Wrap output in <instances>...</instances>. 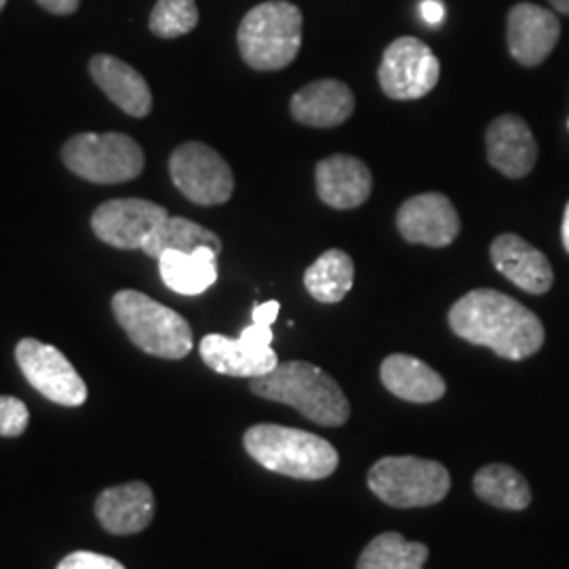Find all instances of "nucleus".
Here are the masks:
<instances>
[{
    "label": "nucleus",
    "instance_id": "obj_1",
    "mask_svg": "<svg viewBox=\"0 0 569 569\" xmlns=\"http://www.w3.org/2000/svg\"><path fill=\"white\" fill-rule=\"evenodd\" d=\"M451 331L498 357L523 361L545 345L542 321L515 298L496 289H475L449 308Z\"/></svg>",
    "mask_w": 569,
    "mask_h": 569
},
{
    "label": "nucleus",
    "instance_id": "obj_2",
    "mask_svg": "<svg viewBox=\"0 0 569 569\" xmlns=\"http://www.w3.org/2000/svg\"><path fill=\"white\" fill-rule=\"evenodd\" d=\"M249 388L266 401L298 409L321 427H342L350 418L345 390L321 367L306 361L279 363L270 373L253 378Z\"/></svg>",
    "mask_w": 569,
    "mask_h": 569
},
{
    "label": "nucleus",
    "instance_id": "obj_3",
    "mask_svg": "<svg viewBox=\"0 0 569 569\" xmlns=\"http://www.w3.org/2000/svg\"><path fill=\"white\" fill-rule=\"evenodd\" d=\"M243 446L260 467L302 481L326 479L340 462L327 439L300 428L256 425L244 432Z\"/></svg>",
    "mask_w": 569,
    "mask_h": 569
},
{
    "label": "nucleus",
    "instance_id": "obj_4",
    "mask_svg": "<svg viewBox=\"0 0 569 569\" xmlns=\"http://www.w3.org/2000/svg\"><path fill=\"white\" fill-rule=\"evenodd\" d=\"M305 34L302 11L284 0L253 7L239 26V51L253 70H283L298 58Z\"/></svg>",
    "mask_w": 569,
    "mask_h": 569
},
{
    "label": "nucleus",
    "instance_id": "obj_5",
    "mask_svg": "<svg viewBox=\"0 0 569 569\" xmlns=\"http://www.w3.org/2000/svg\"><path fill=\"white\" fill-rule=\"evenodd\" d=\"M112 310L129 340L143 352L171 361L190 355L192 329L176 310L133 289L119 291L112 298Z\"/></svg>",
    "mask_w": 569,
    "mask_h": 569
},
{
    "label": "nucleus",
    "instance_id": "obj_6",
    "mask_svg": "<svg viewBox=\"0 0 569 569\" xmlns=\"http://www.w3.org/2000/svg\"><path fill=\"white\" fill-rule=\"evenodd\" d=\"M369 489L395 509H420L441 502L451 488L448 468L416 456H388L369 468Z\"/></svg>",
    "mask_w": 569,
    "mask_h": 569
},
{
    "label": "nucleus",
    "instance_id": "obj_7",
    "mask_svg": "<svg viewBox=\"0 0 569 569\" xmlns=\"http://www.w3.org/2000/svg\"><path fill=\"white\" fill-rule=\"evenodd\" d=\"M61 159L82 180L122 183L143 171L140 143L124 133H81L63 143Z\"/></svg>",
    "mask_w": 569,
    "mask_h": 569
},
{
    "label": "nucleus",
    "instance_id": "obj_8",
    "mask_svg": "<svg viewBox=\"0 0 569 569\" xmlns=\"http://www.w3.org/2000/svg\"><path fill=\"white\" fill-rule=\"evenodd\" d=\"M176 188L194 204H222L234 192V173L220 152L201 142L178 146L169 159Z\"/></svg>",
    "mask_w": 569,
    "mask_h": 569
},
{
    "label": "nucleus",
    "instance_id": "obj_9",
    "mask_svg": "<svg viewBox=\"0 0 569 569\" xmlns=\"http://www.w3.org/2000/svg\"><path fill=\"white\" fill-rule=\"evenodd\" d=\"M441 77V63L427 42L401 37L390 42L378 68V81L390 100L409 102L428 96Z\"/></svg>",
    "mask_w": 569,
    "mask_h": 569
},
{
    "label": "nucleus",
    "instance_id": "obj_10",
    "mask_svg": "<svg viewBox=\"0 0 569 569\" xmlns=\"http://www.w3.org/2000/svg\"><path fill=\"white\" fill-rule=\"evenodd\" d=\"M272 327L251 323L244 327L237 340L220 333H209L201 340V359L213 371L232 378H260L279 366L272 350Z\"/></svg>",
    "mask_w": 569,
    "mask_h": 569
},
{
    "label": "nucleus",
    "instance_id": "obj_11",
    "mask_svg": "<svg viewBox=\"0 0 569 569\" xmlns=\"http://www.w3.org/2000/svg\"><path fill=\"white\" fill-rule=\"evenodd\" d=\"M16 359L23 378L44 399L66 407H79L87 401L84 380L56 346L26 338L16 348Z\"/></svg>",
    "mask_w": 569,
    "mask_h": 569
},
{
    "label": "nucleus",
    "instance_id": "obj_12",
    "mask_svg": "<svg viewBox=\"0 0 569 569\" xmlns=\"http://www.w3.org/2000/svg\"><path fill=\"white\" fill-rule=\"evenodd\" d=\"M169 218L167 209L146 199H114L91 216L96 237L117 249H142L143 241Z\"/></svg>",
    "mask_w": 569,
    "mask_h": 569
},
{
    "label": "nucleus",
    "instance_id": "obj_13",
    "mask_svg": "<svg viewBox=\"0 0 569 569\" xmlns=\"http://www.w3.org/2000/svg\"><path fill=\"white\" fill-rule=\"evenodd\" d=\"M458 209L441 192L407 199L397 211V228L407 243L448 247L460 234Z\"/></svg>",
    "mask_w": 569,
    "mask_h": 569
},
{
    "label": "nucleus",
    "instance_id": "obj_14",
    "mask_svg": "<svg viewBox=\"0 0 569 569\" xmlns=\"http://www.w3.org/2000/svg\"><path fill=\"white\" fill-rule=\"evenodd\" d=\"M561 37L557 16L531 2H519L510 9L507 23L510 56L521 66L533 68L547 60Z\"/></svg>",
    "mask_w": 569,
    "mask_h": 569
},
{
    "label": "nucleus",
    "instance_id": "obj_15",
    "mask_svg": "<svg viewBox=\"0 0 569 569\" xmlns=\"http://www.w3.org/2000/svg\"><path fill=\"white\" fill-rule=\"evenodd\" d=\"M489 256L500 274L528 293L542 296L552 287L555 274L549 258L517 234H500L489 247Z\"/></svg>",
    "mask_w": 569,
    "mask_h": 569
},
{
    "label": "nucleus",
    "instance_id": "obj_16",
    "mask_svg": "<svg viewBox=\"0 0 569 569\" xmlns=\"http://www.w3.org/2000/svg\"><path fill=\"white\" fill-rule=\"evenodd\" d=\"M488 161L510 180L526 178L538 161V143L528 122L517 114H502L486 133Z\"/></svg>",
    "mask_w": 569,
    "mask_h": 569
},
{
    "label": "nucleus",
    "instance_id": "obj_17",
    "mask_svg": "<svg viewBox=\"0 0 569 569\" xmlns=\"http://www.w3.org/2000/svg\"><path fill=\"white\" fill-rule=\"evenodd\" d=\"M315 180L319 199L340 211L361 207L373 190L369 167L350 154H333L319 161Z\"/></svg>",
    "mask_w": 569,
    "mask_h": 569
},
{
    "label": "nucleus",
    "instance_id": "obj_18",
    "mask_svg": "<svg viewBox=\"0 0 569 569\" xmlns=\"http://www.w3.org/2000/svg\"><path fill=\"white\" fill-rule=\"evenodd\" d=\"M291 117L306 127L331 129L348 121L355 112L350 87L336 79H321L302 87L289 103Z\"/></svg>",
    "mask_w": 569,
    "mask_h": 569
},
{
    "label": "nucleus",
    "instance_id": "obj_19",
    "mask_svg": "<svg viewBox=\"0 0 569 569\" xmlns=\"http://www.w3.org/2000/svg\"><path fill=\"white\" fill-rule=\"evenodd\" d=\"M96 515L102 528L114 536L138 533L154 517V493L142 481L108 488L96 502Z\"/></svg>",
    "mask_w": 569,
    "mask_h": 569
},
{
    "label": "nucleus",
    "instance_id": "obj_20",
    "mask_svg": "<svg viewBox=\"0 0 569 569\" xmlns=\"http://www.w3.org/2000/svg\"><path fill=\"white\" fill-rule=\"evenodd\" d=\"M89 72L96 84L129 117L143 119L152 110V93L142 74L112 56H96L89 63Z\"/></svg>",
    "mask_w": 569,
    "mask_h": 569
},
{
    "label": "nucleus",
    "instance_id": "obj_21",
    "mask_svg": "<svg viewBox=\"0 0 569 569\" xmlns=\"http://www.w3.org/2000/svg\"><path fill=\"white\" fill-rule=\"evenodd\" d=\"M382 385L390 395L409 403H435L446 395V380L411 355H390L380 367Z\"/></svg>",
    "mask_w": 569,
    "mask_h": 569
},
{
    "label": "nucleus",
    "instance_id": "obj_22",
    "mask_svg": "<svg viewBox=\"0 0 569 569\" xmlns=\"http://www.w3.org/2000/svg\"><path fill=\"white\" fill-rule=\"evenodd\" d=\"M218 251L199 247L192 253L164 251L159 258L163 283L180 296H201L218 281Z\"/></svg>",
    "mask_w": 569,
    "mask_h": 569
},
{
    "label": "nucleus",
    "instance_id": "obj_23",
    "mask_svg": "<svg viewBox=\"0 0 569 569\" xmlns=\"http://www.w3.org/2000/svg\"><path fill=\"white\" fill-rule=\"evenodd\" d=\"M355 283V262L342 249H329L306 268V291L323 305H338Z\"/></svg>",
    "mask_w": 569,
    "mask_h": 569
},
{
    "label": "nucleus",
    "instance_id": "obj_24",
    "mask_svg": "<svg viewBox=\"0 0 569 569\" xmlns=\"http://www.w3.org/2000/svg\"><path fill=\"white\" fill-rule=\"evenodd\" d=\"M475 493L491 507L502 510L528 509L531 491L523 475L509 465H488L472 479Z\"/></svg>",
    "mask_w": 569,
    "mask_h": 569
},
{
    "label": "nucleus",
    "instance_id": "obj_25",
    "mask_svg": "<svg viewBox=\"0 0 569 569\" xmlns=\"http://www.w3.org/2000/svg\"><path fill=\"white\" fill-rule=\"evenodd\" d=\"M199 247H211L213 251H222V241L216 232L207 230L201 224L169 216L163 224L159 226L142 244L146 256L159 260L164 251H183L192 253Z\"/></svg>",
    "mask_w": 569,
    "mask_h": 569
},
{
    "label": "nucleus",
    "instance_id": "obj_26",
    "mask_svg": "<svg viewBox=\"0 0 569 569\" xmlns=\"http://www.w3.org/2000/svg\"><path fill=\"white\" fill-rule=\"evenodd\" d=\"M427 545L409 542L397 531L376 536L359 557L357 569H425Z\"/></svg>",
    "mask_w": 569,
    "mask_h": 569
},
{
    "label": "nucleus",
    "instance_id": "obj_27",
    "mask_svg": "<svg viewBox=\"0 0 569 569\" xmlns=\"http://www.w3.org/2000/svg\"><path fill=\"white\" fill-rule=\"evenodd\" d=\"M199 23L194 0H159L150 16V30L161 39H178Z\"/></svg>",
    "mask_w": 569,
    "mask_h": 569
},
{
    "label": "nucleus",
    "instance_id": "obj_28",
    "mask_svg": "<svg viewBox=\"0 0 569 569\" xmlns=\"http://www.w3.org/2000/svg\"><path fill=\"white\" fill-rule=\"evenodd\" d=\"M30 422V411L16 397H0V435L20 437Z\"/></svg>",
    "mask_w": 569,
    "mask_h": 569
},
{
    "label": "nucleus",
    "instance_id": "obj_29",
    "mask_svg": "<svg viewBox=\"0 0 569 569\" xmlns=\"http://www.w3.org/2000/svg\"><path fill=\"white\" fill-rule=\"evenodd\" d=\"M56 569H124L121 561L106 557L100 552H89V550H77L63 557L60 566Z\"/></svg>",
    "mask_w": 569,
    "mask_h": 569
},
{
    "label": "nucleus",
    "instance_id": "obj_30",
    "mask_svg": "<svg viewBox=\"0 0 569 569\" xmlns=\"http://www.w3.org/2000/svg\"><path fill=\"white\" fill-rule=\"evenodd\" d=\"M279 310H281V305L277 300H270V302H264V305L256 306L253 308V323L272 327V323L279 317Z\"/></svg>",
    "mask_w": 569,
    "mask_h": 569
},
{
    "label": "nucleus",
    "instance_id": "obj_31",
    "mask_svg": "<svg viewBox=\"0 0 569 569\" xmlns=\"http://www.w3.org/2000/svg\"><path fill=\"white\" fill-rule=\"evenodd\" d=\"M41 4L42 9H47L49 13H56V16H72L81 0H37Z\"/></svg>",
    "mask_w": 569,
    "mask_h": 569
},
{
    "label": "nucleus",
    "instance_id": "obj_32",
    "mask_svg": "<svg viewBox=\"0 0 569 569\" xmlns=\"http://www.w3.org/2000/svg\"><path fill=\"white\" fill-rule=\"evenodd\" d=\"M422 18H425L430 26L441 23L443 18H446L443 2H439V0H425V2H422Z\"/></svg>",
    "mask_w": 569,
    "mask_h": 569
},
{
    "label": "nucleus",
    "instance_id": "obj_33",
    "mask_svg": "<svg viewBox=\"0 0 569 569\" xmlns=\"http://www.w3.org/2000/svg\"><path fill=\"white\" fill-rule=\"evenodd\" d=\"M561 239H563V247L569 253V203L566 207V216H563V226H561Z\"/></svg>",
    "mask_w": 569,
    "mask_h": 569
},
{
    "label": "nucleus",
    "instance_id": "obj_34",
    "mask_svg": "<svg viewBox=\"0 0 569 569\" xmlns=\"http://www.w3.org/2000/svg\"><path fill=\"white\" fill-rule=\"evenodd\" d=\"M550 4H552L559 13H566V16H569V0H550Z\"/></svg>",
    "mask_w": 569,
    "mask_h": 569
},
{
    "label": "nucleus",
    "instance_id": "obj_35",
    "mask_svg": "<svg viewBox=\"0 0 569 569\" xmlns=\"http://www.w3.org/2000/svg\"><path fill=\"white\" fill-rule=\"evenodd\" d=\"M7 4V0H0V11H2V7Z\"/></svg>",
    "mask_w": 569,
    "mask_h": 569
}]
</instances>
